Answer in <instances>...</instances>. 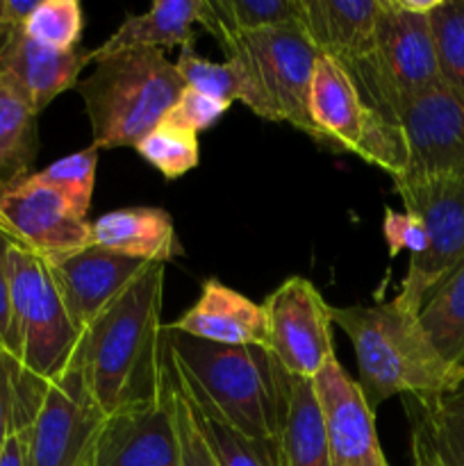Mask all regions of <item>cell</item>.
Listing matches in <instances>:
<instances>
[{"label": "cell", "instance_id": "obj_1", "mask_svg": "<svg viewBox=\"0 0 464 466\" xmlns=\"http://www.w3.org/2000/svg\"><path fill=\"white\" fill-rule=\"evenodd\" d=\"M164 264H148L85 330L73 353L105 417L164 394L166 326Z\"/></svg>", "mask_w": 464, "mask_h": 466}, {"label": "cell", "instance_id": "obj_2", "mask_svg": "<svg viewBox=\"0 0 464 466\" xmlns=\"http://www.w3.org/2000/svg\"><path fill=\"white\" fill-rule=\"evenodd\" d=\"M166 364L200 414L246 440L282 444L291 376L267 349L209 344L166 326Z\"/></svg>", "mask_w": 464, "mask_h": 466}, {"label": "cell", "instance_id": "obj_3", "mask_svg": "<svg viewBox=\"0 0 464 466\" xmlns=\"http://www.w3.org/2000/svg\"><path fill=\"white\" fill-rule=\"evenodd\" d=\"M332 323L346 332L353 346L358 385L373 412L391 396L428 400L464 382V367L446 362L423 330L419 314L394 299L378 305L332 308Z\"/></svg>", "mask_w": 464, "mask_h": 466}, {"label": "cell", "instance_id": "obj_4", "mask_svg": "<svg viewBox=\"0 0 464 466\" xmlns=\"http://www.w3.org/2000/svg\"><path fill=\"white\" fill-rule=\"evenodd\" d=\"M7 276L12 291L14 385L16 426L30 419L41 390L71 364L80 332L68 319L50 268L41 255L7 237Z\"/></svg>", "mask_w": 464, "mask_h": 466}, {"label": "cell", "instance_id": "obj_5", "mask_svg": "<svg viewBox=\"0 0 464 466\" xmlns=\"http://www.w3.org/2000/svg\"><path fill=\"white\" fill-rule=\"evenodd\" d=\"M98 150L135 148L164 118L185 89L176 64L162 50L130 48L96 62L77 82Z\"/></svg>", "mask_w": 464, "mask_h": 466}, {"label": "cell", "instance_id": "obj_6", "mask_svg": "<svg viewBox=\"0 0 464 466\" xmlns=\"http://www.w3.org/2000/svg\"><path fill=\"white\" fill-rule=\"evenodd\" d=\"M439 0H382L373 48L364 62L346 68L362 98L378 112L439 85L430 14Z\"/></svg>", "mask_w": 464, "mask_h": 466}, {"label": "cell", "instance_id": "obj_7", "mask_svg": "<svg viewBox=\"0 0 464 466\" xmlns=\"http://www.w3.org/2000/svg\"><path fill=\"white\" fill-rule=\"evenodd\" d=\"M227 59L244 66L273 123H289L321 148L328 141L309 116V85L318 53L300 21L253 32H214Z\"/></svg>", "mask_w": 464, "mask_h": 466}, {"label": "cell", "instance_id": "obj_8", "mask_svg": "<svg viewBox=\"0 0 464 466\" xmlns=\"http://www.w3.org/2000/svg\"><path fill=\"white\" fill-rule=\"evenodd\" d=\"M405 212L426 228L428 246L409 258L408 273L394 300L409 312H421L432 291L464 262V177L394 182Z\"/></svg>", "mask_w": 464, "mask_h": 466}, {"label": "cell", "instance_id": "obj_9", "mask_svg": "<svg viewBox=\"0 0 464 466\" xmlns=\"http://www.w3.org/2000/svg\"><path fill=\"white\" fill-rule=\"evenodd\" d=\"M105 414L73 362L41 390L23 435L27 466H89Z\"/></svg>", "mask_w": 464, "mask_h": 466}, {"label": "cell", "instance_id": "obj_10", "mask_svg": "<svg viewBox=\"0 0 464 466\" xmlns=\"http://www.w3.org/2000/svg\"><path fill=\"white\" fill-rule=\"evenodd\" d=\"M267 350L291 378H314L335 360L332 308L308 278L282 282L262 303Z\"/></svg>", "mask_w": 464, "mask_h": 466}, {"label": "cell", "instance_id": "obj_11", "mask_svg": "<svg viewBox=\"0 0 464 466\" xmlns=\"http://www.w3.org/2000/svg\"><path fill=\"white\" fill-rule=\"evenodd\" d=\"M408 144V171L396 182L464 177V100L435 85L391 109Z\"/></svg>", "mask_w": 464, "mask_h": 466}, {"label": "cell", "instance_id": "obj_12", "mask_svg": "<svg viewBox=\"0 0 464 466\" xmlns=\"http://www.w3.org/2000/svg\"><path fill=\"white\" fill-rule=\"evenodd\" d=\"M0 230L44 259L62 258L91 244V223L80 218L55 189L35 176L0 191Z\"/></svg>", "mask_w": 464, "mask_h": 466}, {"label": "cell", "instance_id": "obj_13", "mask_svg": "<svg viewBox=\"0 0 464 466\" xmlns=\"http://www.w3.org/2000/svg\"><path fill=\"white\" fill-rule=\"evenodd\" d=\"M314 390L326 426L330 466H389L378 440L373 410L339 360H332L314 378Z\"/></svg>", "mask_w": 464, "mask_h": 466}, {"label": "cell", "instance_id": "obj_14", "mask_svg": "<svg viewBox=\"0 0 464 466\" xmlns=\"http://www.w3.org/2000/svg\"><path fill=\"white\" fill-rule=\"evenodd\" d=\"M45 264L77 332L85 330L148 267V262L126 258L96 244L62 258L45 259Z\"/></svg>", "mask_w": 464, "mask_h": 466}, {"label": "cell", "instance_id": "obj_15", "mask_svg": "<svg viewBox=\"0 0 464 466\" xmlns=\"http://www.w3.org/2000/svg\"><path fill=\"white\" fill-rule=\"evenodd\" d=\"M89 466H180L166 391L105 417Z\"/></svg>", "mask_w": 464, "mask_h": 466}, {"label": "cell", "instance_id": "obj_16", "mask_svg": "<svg viewBox=\"0 0 464 466\" xmlns=\"http://www.w3.org/2000/svg\"><path fill=\"white\" fill-rule=\"evenodd\" d=\"M89 64V53L55 50L21 30H12L0 44V76L27 100L35 114L48 107L59 94L77 86L82 68Z\"/></svg>", "mask_w": 464, "mask_h": 466}, {"label": "cell", "instance_id": "obj_17", "mask_svg": "<svg viewBox=\"0 0 464 466\" xmlns=\"http://www.w3.org/2000/svg\"><path fill=\"white\" fill-rule=\"evenodd\" d=\"M168 328L218 346L267 349L268 344L262 305L253 303L217 278L203 282L200 299Z\"/></svg>", "mask_w": 464, "mask_h": 466}, {"label": "cell", "instance_id": "obj_18", "mask_svg": "<svg viewBox=\"0 0 464 466\" xmlns=\"http://www.w3.org/2000/svg\"><path fill=\"white\" fill-rule=\"evenodd\" d=\"M373 112L350 73L328 55H318L309 85V116L330 150L358 155Z\"/></svg>", "mask_w": 464, "mask_h": 466}, {"label": "cell", "instance_id": "obj_19", "mask_svg": "<svg viewBox=\"0 0 464 466\" xmlns=\"http://www.w3.org/2000/svg\"><path fill=\"white\" fill-rule=\"evenodd\" d=\"M380 9L382 0H303L300 25L318 55L353 68L371 53Z\"/></svg>", "mask_w": 464, "mask_h": 466}, {"label": "cell", "instance_id": "obj_20", "mask_svg": "<svg viewBox=\"0 0 464 466\" xmlns=\"http://www.w3.org/2000/svg\"><path fill=\"white\" fill-rule=\"evenodd\" d=\"M91 244L148 264H166L180 253L176 226L162 208H123L91 223Z\"/></svg>", "mask_w": 464, "mask_h": 466}, {"label": "cell", "instance_id": "obj_21", "mask_svg": "<svg viewBox=\"0 0 464 466\" xmlns=\"http://www.w3.org/2000/svg\"><path fill=\"white\" fill-rule=\"evenodd\" d=\"M200 0H157L146 14L127 16L98 48L89 50V62H100L130 48H185L194 46Z\"/></svg>", "mask_w": 464, "mask_h": 466}, {"label": "cell", "instance_id": "obj_22", "mask_svg": "<svg viewBox=\"0 0 464 466\" xmlns=\"http://www.w3.org/2000/svg\"><path fill=\"white\" fill-rule=\"evenodd\" d=\"M35 109L0 76V191L30 176L39 150Z\"/></svg>", "mask_w": 464, "mask_h": 466}, {"label": "cell", "instance_id": "obj_23", "mask_svg": "<svg viewBox=\"0 0 464 466\" xmlns=\"http://www.w3.org/2000/svg\"><path fill=\"white\" fill-rule=\"evenodd\" d=\"M176 68L185 86H189V89H196L200 94L209 96V98L223 100V103L230 105L239 100L250 112L257 114L259 118L271 121V114H268L262 94L253 85L244 66L237 64L235 59L209 62V59L200 57L196 53L194 46H185V48H180V55H177Z\"/></svg>", "mask_w": 464, "mask_h": 466}, {"label": "cell", "instance_id": "obj_24", "mask_svg": "<svg viewBox=\"0 0 464 466\" xmlns=\"http://www.w3.org/2000/svg\"><path fill=\"white\" fill-rule=\"evenodd\" d=\"M405 410L441 466H464V382L435 399H408Z\"/></svg>", "mask_w": 464, "mask_h": 466}, {"label": "cell", "instance_id": "obj_25", "mask_svg": "<svg viewBox=\"0 0 464 466\" xmlns=\"http://www.w3.org/2000/svg\"><path fill=\"white\" fill-rule=\"evenodd\" d=\"M287 466H330L326 426L314 380L291 378V403L282 435Z\"/></svg>", "mask_w": 464, "mask_h": 466}, {"label": "cell", "instance_id": "obj_26", "mask_svg": "<svg viewBox=\"0 0 464 466\" xmlns=\"http://www.w3.org/2000/svg\"><path fill=\"white\" fill-rule=\"evenodd\" d=\"M423 330L446 362L464 364V262L437 287L419 312Z\"/></svg>", "mask_w": 464, "mask_h": 466}, {"label": "cell", "instance_id": "obj_27", "mask_svg": "<svg viewBox=\"0 0 464 466\" xmlns=\"http://www.w3.org/2000/svg\"><path fill=\"white\" fill-rule=\"evenodd\" d=\"M303 18V0H200L205 32H253Z\"/></svg>", "mask_w": 464, "mask_h": 466}, {"label": "cell", "instance_id": "obj_28", "mask_svg": "<svg viewBox=\"0 0 464 466\" xmlns=\"http://www.w3.org/2000/svg\"><path fill=\"white\" fill-rule=\"evenodd\" d=\"M430 23L441 85L464 100V0H439Z\"/></svg>", "mask_w": 464, "mask_h": 466}, {"label": "cell", "instance_id": "obj_29", "mask_svg": "<svg viewBox=\"0 0 464 466\" xmlns=\"http://www.w3.org/2000/svg\"><path fill=\"white\" fill-rule=\"evenodd\" d=\"M191 410H194L196 423H198L200 432H203L218 466H287L282 444L246 440L239 432L230 431V428L221 426L214 419L200 414L194 408V403H191Z\"/></svg>", "mask_w": 464, "mask_h": 466}, {"label": "cell", "instance_id": "obj_30", "mask_svg": "<svg viewBox=\"0 0 464 466\" xmlns=\"http://www.w3.org/2000/svg\"><path fill=\"white\" fill-rule=\"evenodd\" d=\"M96 167H98V148L96 146H86L85 150L68 155V157L57 159L44 171L32 173L41 185L50 187L57 191L73 212L80 218H86L91 208V198H94V185H96Z\"/></svg>", "mask_w": 464, "mask_h": 466}, {"label": "cell", "instance_id": "obj_31", "mask_svg": "<svg viewBox=\"0 0 464 466\" xmlns=\"http://www.w3.org/2000/svg\"><path fill=\"white\" fill-rule=\"evenodd\" d=\"M141 159L157 168L166 180H177L200 162L198 135L180 130L176 126L159 121L139 144L135 146Z\"/></svg>", "mask_w": 464, "mask_h": 466}, {"label": "cell", "instance_id": "obj_32", "mask_svg": "<svg viewBox=\"0 0 464 466\" xmlns=\"http://www.w3.org/2000/svg\"><path fill=\"white\" fill-rule=\"evenodd\" d=\"M82 25L85 16L77 0H39L23 25V32L48 48L76 50L80 44Z\"/></svg>", "mask_w": 464, "mask_h": 466}, {"label": "cell", "instance_id": "obj_33", "mask_svg": "<svg viewBox=\"0 0 464 466\" xmlns=\"http://www.w3.org/2000/svg\"><path fill=\"white\" fill-rule=\"evenodd\" d=\"M164 391H166L168 408H171L173 423H176L177 446H180V466H218L200 432L198 423L194 419L189 399L182 391L180 382L173 376L166 364V380H164Z\"/></svg>", "mask_w": 464, "mask_h": 466}, {"label": "cell", "instance_id": "obj_34", "mask_svg": "<svg viewBox=\"0 0 464 466\" xmlns=\"http://www.w3.org/2000/svg\"><path fill=\"white\" fill-rule=\"evenodd\" d=\"M227 109H230V103L209 98V96L200 94V91L185 86L176 103L164 114L162 121L168 123V126L180 127V130L191 132V135H200V132L217 126Z\"/></svg>", "mask_w": 464, "mask_h": 466}, {"label": "cell", "instance_id": "obj_35", "mask_svg": "<svg viewBox=\"0 0 464 466\" xmlns=\"http://www.w3.org/2000/svg\"><path fill=\"white\" fill-rule=\"evenodd\" d=\"M382 235L389 248L391 258H396L403 250H409L412 258L421 255L428 246L426 228L414 214L396 212V209L385 208V218H382Z\"/></svg>", "mask_w": 464, "mask_h": 466}, {"label": "cell", "instance_id": "obj_36", "mask_svg": "<svg viewBox=\"0 0 464 466\" xmlns=\"http://www.w3.org/2000/svg\"><path fill=\"white\" fill-rule=\"evenodd\" d=\"M0 346L14 362L16 353V335H14L12 314V291H9L7 276V235L0 230Z\"/></svg>", "mask_w": 464, "mask_h": 466}, {"label": "cell", "instance_id": "obj_37", "mask_svg": "<svg viewBox=\"0 0 464 466\" xmlns=\"http://www.w3.org/2000/svg\"><path fill=\"white\" fill-rule=\"evenodd\" d=\"M16 426V385L14 362L0 346V451Z\"/></svg>", "mask_w": 464, "mask_h": 466}, {"label": "cell", "instance_id": "obj_38", "mask_svg": "<svg viewBox=\"0 0 464 466\" xmlns=\"http://www.w3.org/2000/svg\"><path fill=\"white\" fill-rule=\"evenodd\" d=\"M36 5H39V0H3V18L7 30H21Z\"/></svg>", "mask_w": 464, "mask_h": 466}, {"label": "cell", "instance_id": "obj_39", "mask_svg": "<svg viewBox=\"0 0 464 466\" xmlns=\"http://www.w3.org/2000/svg\"><path fill=\"white\" fill-rule=\"evenodd\" d=\"M0 466H27L25 446H23V435L18 428H14L12 435L5 441L3 451H0Z\"/></svg>", "mask_w": 464, "mask_h": 466}, {"label": "cell", "instance_id": "obj_40", "mask_svg": "<svg viewBox=\"0 0 464 466\" xmlns=\"http://www.w3.org/2000/svg\"><path fill=\"white\" fill-rule=\"evenodd\" d=\"M409 466H441L428 441L417 431H412V464Z\"/></svg>", "mask_w": 464, "mask_h": 466}, {"label": "cell", "instance_id": "obj_41", "mask_svg": "<svg viewBox=\"0 0 464 466\" xmlns=\"http://www.w3.org/2000/svg\"><path fill=\"white\" fill-rule=\"evenodd\" d=\"M9 35L7 25H5V18H3V0H0V44L5 41V36Z\"/></svg>", "mask_w": 464, "mask_h": 466}, {"label": "cell", "instance_id": "obj_42", "mask_svg": "<svg viewBox=\"0 0 464 466\" xmlns=\"http://www.w3.org/2000/svg\"><path fill=\"white\" fill-rule=\"evenodd\" d=\"M462 367H464V364H462Z\"/></svg>", "mask_w": 464, "mask_h": 466}]
</instances>
